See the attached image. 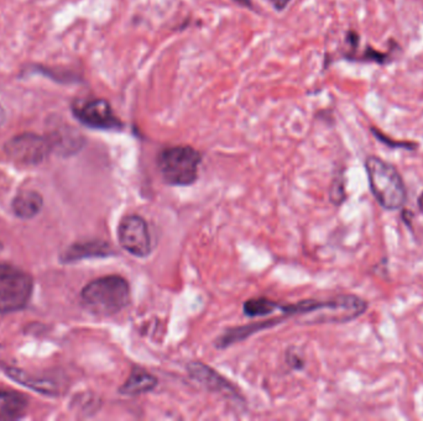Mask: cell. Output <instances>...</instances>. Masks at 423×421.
Masks as SVG:
<instances>
[{"label": "cell", "mask_w": 423, "mask_h": 421, "mask_svg": "<svg viewBox=\"0 0 423 421\" xmlns=\"http://www.w3.org/2000/svg\"><path fill=\"white\" fill-rule=\"evenodd\" d=\"M81 300L84 308L92 314L115 315L129 304V282L122 275L100 277L83 288Z\"/></svg>", "instance_id": "cell-1"}, {"label": "cell", "mask_w": 423, "mask_h": 421, "mask_svg": "<svg viewBox=\"0 0 423 421\" xmlns=\"http://www.w3.org/2000/svg\"><path fill=\"white\" fill-rule=\"evenodd\" d=\"M365 170L377 203L386 210H397L406 202V188L399 170L382 158L369 156Z\"/></svg>", "instance_id": "cell-2"}, {"label": "cell", "mask_w": 423, "mask_h": 421, "mask_svg": "<svg viewBox=\"0 0 423 421\" xmlns=\"http://www.w3.org/2000/svg\"><path fill=\"white\" fill-rule=\"evenodd\" d=\"M202 156L191 146L166 147L158 156V168L170 186L187 187L198 179Z\"/></svg>", "instance_id": "cell-3"}, {"label": "cell", "mask_w": 423, "mask_h": 421, "mask_svg": "<svg viewBox=\"0 0 423 421\" xmlns=\"http://www.w3.org/2000/svg\"><path fill=\"white\" fill-rule=\"evenodd\" d=\"M34 288L28 273L9 264H0V314L23 309Z\"/></svg>", "instance_id": "cell-4"}, {"label": "cell", "mask_w": 423, "mask_h": 421, "mask_svg": "<svg viewBox=\"0 0 423 421\" xmlns=\"http://www.w3.org/2000/svg\"><path fill=\"white\" fill-rule=\"evenodd\" d=\"M118 240L125 251L135 257H147L153 251V237L147 220L136 214L122 219L118 228Z\"/></svg>", "instance_id": "cell-5"}, {"label": "cell", "mask_w": 423, "mask_h": 421, "mask_svg": "<svg viewBox=\"0 0 423 421\" xmlns=\"http://www.w3.org/2000/svg\"><path fill=\"white\" fill-rule=\"evenodd\" d=\"M73 115L84 126L94 130L118 131L123 129V123L114 114L113 108L106 99H88L77 101L72 106Z\"/></svg>", "instance_id": "cell-6"}, {"label": "cell", "mask_w": 423, "mask_h": 421, "mask_svg": "<svg viewBox=\"0 0 423 421\" xmlns=\"http://www.w3.org/2000/svg\"><path fill=\"white\" fill-rule=\"evenodd\" d=\"M50 139L36 134H21L12 137L6 145V153L19 164H41L53 150Z\"/></svg>", "instance_id": "cell-7"}, {"label": "cell", "mask_w": 423, "mask_h": 421, "mask_svg": "<svg viewBox=\"0 0 423 421\" xmlns=\"http://www.w3.org/2000/svg\"><path fill=\"white\" fill-rule=\"evenodd\" d=\"M188 375L205 386L208 391L214 393H220L228 395L230 398H236L241 400V393L235 389V386L229 380H225L223 375H219L216 369H211L202 362H192L187 366Z\"/></svg>", "instance_id": "cell-8"}, {"label": "cell", "mask_w": 423, "mask_h": 421, "mask_svg": "<svg viewBox=\"0 0 423 421\" xmlns=\"http://www.w3.org/2000/svg\"><path fill=\"white\" fill-rule=\"evenodd\" d=\"M114 255L112 246L106 241L89 240L76 242L62 256L64 262H77L87 258L109 257Z\"/></svg>", "instance_id": "cell-9"}, {"label": "cell", "mask_w": 423, "mask_h": 421, "mask_svg": "<svg viewBox=\"0 0 423 421\" xmlns=\"http://www.w3.org/2000/svg\"><path fill=\"white\" fill-rule=\"evenodd\" d=\"M159 384V380L149 373L147 369L134 367L130 372L128 380L119 388V393L128 397H136L145 393L151 392Z\"/></svg>", "instance_id": "cell-10"}, {"label": "cell", "mask_w": 423, "mask_h": 421, "mask_svg": "<svg viewBox=\"0 0 423 421\" xmlns=\"http://www.w3.org/2000/svg\"><path fill=\"white\" fill-rule=\"evenodd\" d=\"M28 399L14 391L0 388V421L15 420L25 414Z\"/></svg>", "instance_id": "cell-11"}, {"label": "cell", "mask_w": 423, "mask_h": 421, "mask_svg": "<svg viewBox=\"0 0 423 421\" xmlns=\"http://www.w3.org/2000/svg\"><path fill=\"white\" fill-rule=\"evenodd\" d=\"M42 208V198L34 190H25L19 193L12 202V210L15 215L23 219H30L37 215Z\"/></svg>", "instance_id": "cell-12"}, {"label": "cell", "mask_w": 423, "mask_h": 421, "mask_svg": "<svg viewBox=\"0 0 423 421\" xmlns=\"http://www.w3.org/2000/svg\"><path fill=\"white\" fill-rule=\"evenodd\" d=\"M280 303L265 297L252 298L247 300L243 305L244 315L247 317H258V316L270 315L271 313L279 311Z\"/></svg>", "instance_id": "cell-13"}, {"label": "cell", "mask_w": 423, "mask_h": 421, "mask_svg": "<svg viewBox=\"0 0 423 421\" xmlns=\"http://www.w3.org/2000/svg\"><path fill=\"white\" fill-rule=\"evenodd\" d=\"M373 131V134L375 135L376 137H377V140L382 142V144H385L386 146L395 147V148H407V150H413V148H416V144H413V142H402V141H394L391 140V139H388L386 135L382 134L380 131L377 129H371Z\"/></svg>", "instance_id": "cell-14"}, {"label": "cell", "mask_w": 423, "mask_h": 421, "mask_svg": "<svg viewBox=\"0 0 423 421\" xmlns=\"http://www.w3.org/2000/svg\"><path fill=\"white\" fill-rule=\"evenodd\" d=\"M346 199V189H344V181L343 178H338L333 182L332 189H330V200L335 205H341Z\"/></svg>", "instance_id": "cell-15"}, {"label": "cell", "mask_w": 423, "mask_h": 421, "mask_svg": "<svg viewBox=\"0 0 423 421\" xmlns=\"http://www.w3.org/2000/svg\"><path fill=\"white\" fill-rule=\"evenodd\" d=\"M288 363L291 366V369H303V364H305L303 360L294 352H288Z\"/></svg>", "instance_id": "cell-16"}, {"label": "cell", "mask_w": 423, "mask_h": 421, "mask_svg": "<svg viewBox=\"0 0 423 421\" xmlns=\"http://www.w3.org/2000/svg\"><path fill=\"white\" fill-rule=\"evenodd\" d=\"M363 59H368V61H374V62H380V63H384V62H385V59H386V55L379 52V51H376V50H371V48H369V51H366V53H365L364 56H363Z\"/></svg>", "instance_id": "cell-17"}, {"label": "cell", "mask_w": 423, "mask_h": 421, "mask_svg": "<svg viewBox=\"0 0 423 421\" xmlns=\"http://www.w3.org/2000/svg\"><path fill=\"white\" fill-rule=\"evenodd\" d=\"M270 1L272 3V6L276 8L277 10L285 9L288 6V3H290V0H270Z\"/></svg>", "instance_id": "cell-18"}, {"label": "cell", "mask_w": 423, "mask_h": 421, "mask_svg": "<svg viewBox=\"0 0 423 421\" xmlns=\"http://www.w3.org/2000/svg\"><path fill=\"white\" fill-rule=\"evenodd\" d=\"M238 3H241V6H250V0H235Z\"/></svg>", "instance_id": "cell-19"}, {"label": "cell", "mask_w": 423, "mask_h": 421, "mask_svg": "<svg viewBox=\"0 0 423 421\" xmlns=\"http://www.w3.org/2000/svg\"><path fill=\"white\" fill-rule=\"evenodd\" d=\"M418 208H420V210L423 213V193L421 197H420V199H418Z\"/></svg>", "instance_id": "cell-20"}, {"label": "cell", "mask_w": 423, "mask_h": 421, "mask_svg": "<svg viewBox=\"0 0 423 421\" xmlns=\"http://www.w3.org/2000/svg\"><path fill=\"white\" fill-rule=\"evenodd\" d=\"M1 248H3V246H1V242H0V251H1Z\"/></svg>", "instance_id": "cell-21"}]
</instances>
